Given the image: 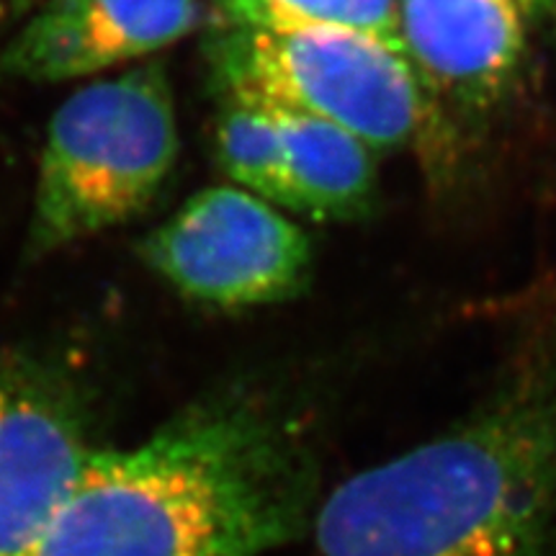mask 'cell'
<instances>
[{"mask_svg": "<svg viewBox=\"0 0 556 556\" xmlns=\"http://www.w3.org/2000/svg\"><path fill=\"white\" fill-rule=\"evenodd\" d=\"M225 9L235 26L351 31L405 54L400 0H225Z\"/></svg>", "mask_w": 556, "mask_h": 556, "instance_id": "30bf717a", "label": "cell"}, {"mask_svg": "<svg viewBox=\"0 0 556 556\" xmlns=\"http://www.w3.org/2000/svg\"><path fill=\"white\" fill-rule=\"evenodd\" d=\"M80 409L58 389L0 381V556H18L93 454Z\"/></svg>", "mask_w": 556, "mask_h": 556, "instance_id": "52a82bcc", "label": "cell"}, {"mask_svg": "<svg viewBox=\"0 0 556 556\" xmlns=\"http://www.w3.org/2000/svg\"><path fill=\"white\" fill-rule=\"evenodd\" d=\"M217 157L235 186L291 212L287 155L266 109L227 99L217 127Z\"/></svg>", "mask_w": 556, "mask_h": 556, "instance_id": "8fae6325", "label": "cell"}, {"mask_svg": "<svg viewBox=\"0 0 556 556\" xmlns=\"http://www.w3.org/2000/svg\"><path fill=\"white\" fill-rule=\"evenodd\" d=\"M268 114L287 155L291 212L323 222L364 214L377 191V152L336 124L291 111Z\"/></svg>", "mask_w": 556, "mask_h": 556, "instance_id": "9c48e42d", "label": "cell"}, {"mask_svg": "<svg viewBox=\"0 0 556 556\" xmlns=\"http://www.w3.org/2000/svg\"><path fill=\"white\" fill-rule=\"evenodd\" d=\"M312 475L250 400L193 405L127 448H96L18 556H266L307 531Z\"/></svg>", "mask_w": 556, "mask_h": 556, "instance_id": "6da1fadb", "label": "cell"}, {"mask_svg": "<svg viewBox=\"0 0 556 556\" xmlns=\"http://www.w3.org/2000/svg\"><path fill=\"white\" fill-rule=\"evenodd\" d=\"M197 21L199 0H50L5 47L0 67L31 83L90 78L150 58Z\"/></svg>", "mask_w": 556, "mask_h": 556, "instance_id": "8992f818", "label": "cell"}, {"mask_svg": "<svg viewBox=\"0 0 556 556\" xmlns=\"http://www.w3.org/2000/svg\"><path fill=\"white\" fill-rule=\"evenodd\" d=\"M400 37L422 88L464 109H490L526 58L513 0H400Z\"/></svg>", "mask_w": 556, "mask_h": 556, "instance_id": "ba28073f", "label": "cell"}, {"mask_svg": "<svg viewBox=\"0 0 556 556\" xmlns=\"http://www.w3.org/2000/svg\"><path fill=\"white\" fill-rule=\"evenodd\" d=\"M142 255L191 302L245 309L302 289L312 245L281 208L238 186H219L186 201L142 242Z\"/></svg>", "mask_w": 556, "mask_h": 556, "instance_id": "5b68a950", "label": "cell"}, {"mask_svg": "<svg viewBox=\"0 0 556 556\" xmlns=\"http://www.w3.org/2000/svg\"><path fill=\"white\" fill-rule=\"evenodd\" d=\"M556 523V387L497 400L345 479L312 516L315 556H541Z\"/></svg>", "mask_w": 556, "mask_h": 556, "instance_id": "7a4b0ae2", "label": "cell"}, {"mask_svg": "<svg viewBox=\"0 0 556 556\" xmlns=\"http://www.w3.org/2000/svg\"><path fill=\"white\" fill-rule=\"evenodd\" d=\"M516 9L523 13V18H536V21H552L556 24V0H513Z\"/></svg>", "mask_w": 556, "mask_h": 556, "instance_id": "7c38bea8", "label": "cell"}, {"mask_svg": "<svg viewBox=\"0 0 556 556\" xmlns=\"http://www.w3.org/2000/svg\"><path fill=\"white\" fill-rule=\"evenodd\" d=\"M176 155V106L157 62L78 88L47 127L31 248H65L137 217Z\"/></svg>", "mask_w": 556, "mask_h": 556, "instance_id": "3957f363", "label": "cell"}, {"mask_svg": "<svg viewBox=\"0 0 556 556\" xmlns=\"http://www.w3.org/2000/svg\"><path fill=\"white\" fill-rule=\"evenodd\" d=\"M214 65L229 101L336 124L377 155L405 148L428 122L409 60L361 34L232 26Z\"/></svg>", "mask_w": 556, "mask_h": 556, "instance_id": "277c9868", "label": "cell"}]
</instances>
